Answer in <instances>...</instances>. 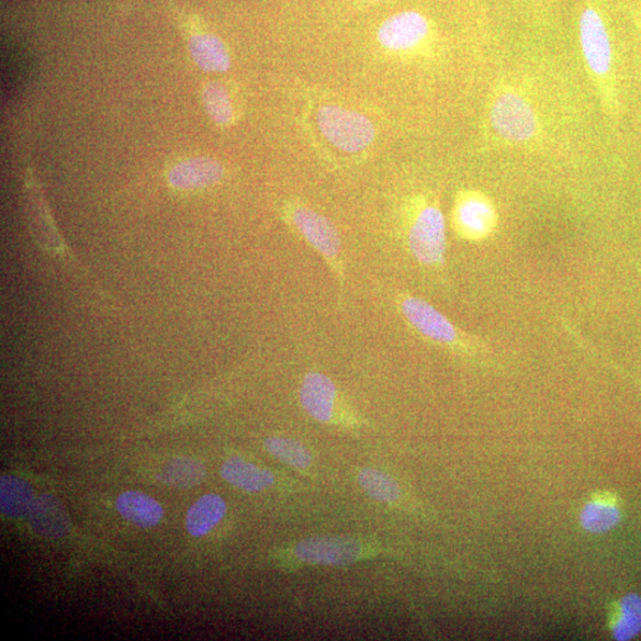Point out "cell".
I'll use <instances>...</instances> for the list:
<instances>
[{
  "mask_svg": "<svg viewBox=\"0 0 641 641\" xmlns=\"http://www.w3.org/2000/svg\"><path fill=\"white\" fill-rule=\"evenodd\" d=\"M34 491L26 481L16 476L0 480V507L11 518H23L31 514L35 504Z\"/></svg>",
  "mask_w": 641,
  "mask_h": 641,
  "instance_id": "e0dca14e",
  "label": "cell"
},
{
  "mask_svg": "<svg viewBox=\"0 0 641 641\" xmlns=\"http://www.w3.org/2000/svg\"><path fill=\"white\" fill-rule=\"evenodd\" d=\"M358 481L361 488L378 502L393 503L401 497L398 484L384 472L366 469L359 473Z\"/></svg>",
  "mask_w": 641,
  "mask_h": 641,
  "instance_id": "7402d4cb",
  "label": "cell"
},
{
  "mask_svg": "<svg viewBox=\"0 0 641 641\" xmlns=\"http://www.w3.org/2000/svg\"><path fill=\"white\" fill-rule=\"evenodd\" d=\"M224 177V167L217 160L199 157L184 160L169 172V182L178 189H200L213 185Z\"/></svg>",
  "mask_w": 641,
  "mask_h": 641,
  "instance_id": "8fae6325",
  "label": "cell"
},
{
  "mask_svg": "<svg viewBox=\"0 0 641 641\" xmlns=\"http://www.w3.org/2000/svg\"><path fill=\"white\" fill-rule=\"evenodd\" d=\"M317 125L335 148L357 154L370 147L375 130L367 115L337 105L320 108L316 114Z\"/></svg>",
  "mask_w": 641,
  "mask_h": 641,
  "instance_id": "3957f363",
  "label": "cell"
},
{
  "mask_svg": "<svg viewBox=\"0 0 641 641\" xmlns=\"http://www.w3.org/2000/svg\"><path fill=\"white\" fill-rule=\"evenodd\" d=\"M291 221L303 238L324 256L335 271L341 273V239L328 218L313 210L297 207L291 212Z\"/></svg>",
  "mask_w": 641,
  "mask_h": 641,
  "instance_id": "52a82bcc",
  "label": "cell"
},
{
  "mask_svg": "<svg viewBox=\"0 0 641 641\" xmlns=\"http://www.w3.org/2000/svg\"><path fill=\"white\" fill-rule=\"evenodd\" d=\"M453 225L463 239L483 241L491 237L499 225L497 206L483 192L462 191L456 200Z\"/></svg>",
  "mask_w": 641,
  "mask_h": 641,
  "instance_id": "5b68a950",
  "label": "cell"
},
{
  "mask_svg": "<svg viewBox=\"0 0 641 641\" xmlns=\"http://www.w3.org/2000/svg\"><path fill=\"white\" fill-rule=\"evenodd\" d=\"M362 550L353 537L318 536L303 539L295 547V555L304 563L347 566L358 562Z\"/></svg>",
  "mask_w": 641,
  "mask_h": 641,
  "instance_id": "8992f818",
  "label": "cell"
},
{
  "mask_svg": "<svg viewBox=\"0 0 641 641\" xmlns=\"http://www.w3.org/2000/svg\"><path fill=\"white\" fill-rule=\"evenodd\" d=\"M33 529L47 537H63L69 530V519L60 502L49 494L35 501L31 514Z\"/></svg>",
  "mask_w": 641,
  "mask_h": 641,
  "instance_id": "4fadbf2b",
  "label": "cell"
},
{
  "mask_svg": "<svg viewBox=\"0 0 641 641\" xmlns=\"http://www.w3.org/2000/svg\"><path fill=\"white\" fill-rule=\"evenodd\" d=\"M116 509L139 528H153L164 518V508L155 499L136 491L124 492L116 499Z\"/></svg>",
  "mask_w": 641,
  "mask_h": 641,
  "instance_id": "7c38bea8",
  "label": "cell"
},
{
  "mask_svg": "<svg viewBox=\"0 0 641 641\" xmlns=\"http://www.w3.org/2000/svg\"><path fill=\"white\" fill-rule=\"evenodd\" d=\"M636 24H637V26L639 29V33L641 35V18H636Z\"/></svg>",
  "mask_w": 641,
  "mask_h": 641,
  "instance_id": "cb8c5ba5",
  "label": "cell"
},
{
  "mask_svg": "<svg viewBox=\"0 0 641 641\" xmlns=\"http://www.w3.org/2000/svg\"><path fill=\"white\" fill-rule=\"evenodd\" d=\"M578 41L588 76L599 95L601 105L610 116L619 112V97L615 75L614 45L603 13L587 4L581 11Z\"/></svg>",
  "mask_w": 641,
  "mask_h": 641,
  "instance_id": "6da1fadb",
  "label": "cell"
},
{
  "mask_svg": "<svg viewBox=\"0 0 641 641\" xmlns=\"http://www.w3.org/2000/svg\"><path fill=\"white\" fill-rule=\"evenodd\" d=\"M189 50L196 65L205 71H226L230 57L224 42L212 34H195L189 40Z\"/></svg>",
  "mask_w": 641,
  "mask_h": 641,
  "instance_id": "2e32d148",
  "label": "cell"
},
{
  "mask_svg": "<svg viewBox=\"0 0 641 641\" xmlns=\"http://www.w3.org/2000/svg\"><path fill=\"white\" fill-rule=\"evenodd\" d=\"M268 453L296 470L308 469L313 462L311 451L296 440L270 437L266 441Z\"/></svg>",
  "mask_w": 641,
  "mask_h": 641,
  "instance_id": "44dd1931",
  "label": "cell"
},
{
  "mask_svg": "<svg viewBox=\"0 0 641 641\" xmlns=\"http://www.w3.org/2000/svg\"><path fill=\"white\" fill-rule=\"evenodd\" d=\"M407 244L421 265L439 266L445 261L447 249L443 213L435 203L421 202L413 218Z\"/></svg>",
  "mask_w": 641,
  "mask_h": 641,
  "instance_id": "277c9868",
  "label": "cell"
},
{
  "mask_svg": "<svg viewBox=\"0 0 641 641\" xmlns=\"http://www.w3.org/2000/svg\"><path fill=\"white\" fill-rule=\"evenodd\" d=\"M222 475L228 484L246 492H259L274 484V475L266 469L239 457L229 458L223 465Z\"/></svg>",
  "mask_w": 641,
  "mask_h": 641,
  "instance_id": "5bb4252c",
  "label": "cell"
},
{
  "mask_svg": "<svg viewBox=\"0 0 641 641\" xmlns=\"http://www.w3.org/2000/svg\"><path fill=\"white\" fill-rule=\"evenodd\" d=\"M621 519L619 507L607 499H594L581 509L582 528L591 533H605L615 529Z\"/></svg>",
  "mask_w": 641,
  "mask_h": 641,
  "instance_id": "d6986e66",
  "label": "cell"
},
{
  "mask_svg": "<svg viewBox=\"0 0 641 641\" xmlns=\"http://www.w3.org/2000/svg\"><path fill=\"white\" fill-rule=\"evenodd\" d=\"M203 105L211 119L218 125H228L233 121V106L229 95L222 83L210 82L202 91Z\"/></svg>",
  "mask_w": 641,
  "mask_h": 641,
  "instance_id": "603a6c76",
  "label": "cell"
},
{
  "mask_svg": "<svg viewBox=\"0 0 641 641\" xmlns=\"http://www.w3.org/2000/svg\"><path fill=\"white\" fill-rule=\"evenodd\" d=\"M338 391L330 378L323 373L311 372L304 376L300 390L303 409L323 424H329L335 414Z\"/></svg>",
  "mask_w": 641,
  "mask_h": 641,
  "instance_id": "30bf717a",
  "label": "cell"
},
{
  "mask_svg": "<svg viewBox=\"0 0 641 641\" xmlns=\"http://www.w3.org/2000/svg\"><path fill=\"white\" fill-rule=\"evenodd\" d=\"M618 641H629L641 632V597L629 594L619 603L617 619L611 628Z\"/></svg>",
  "mask_w": 641,
  "mask_h": 641,
  "instance_id": "ffe728a7",
  "label": "cell"
},
{
  "mask_svg": "<svg viewBox=\"0 0 641 641\" xmlns=\"http://www.w3.org/2000/svg\"><path fill=\"white\" fill-rule=\"evenodd\" d=\"M206 475L207 470L202 462L179 458L170 461L165 470L158 474V479L171 487L191 488L201 484Z\"/></svg>",
  "mask_w": 641,
  "mask_h": 641,
  "instance_id": "ac0fdd59",
  "label": "cell"
},
{
  "mask_svg": "<svg viewBox=\"0 0 641 641\" xmlns=\"http://www.w3.org/2000/svg\"><path fill=\"white\" fill-rule=\"evenodd\" d=\"M227 513L225 501L217 494L203 495L189 508L185 527L193 537L206 536L221 522Z\"/></svg>",
  "mask_w": 641,
  "mask_h": 641,
  "instance_id": "9a60e30c",
  "label": "cell"
},
{
  "mask_svg": "<svg viewBox=\"0 0 641 641\" xmlns=\"http://www.w3.org/2000/svg\"><path fill=\"white\" fill-rule=\"evenodd\" d=\"M430 34V23L417 11L393 14L378 31V40L389 50L406 52L418 48Z\"/></svg>",
  "mask_w": 641,
  "mask_h": 641,
  "instance_id": "ba28073f",
  "label": "cell"
},
{
  "mask_svg": "<svg viewBox=\"0 0 641 641\" xmlns=\"http://www.w3.org/2000/svg\"><path fill=\"white\" fill-rule=\"evenodd\" d=\"M492 135L505 147L529 148L542 134V122L532 100L511 83H501L487 111Z\"/></svg>",
  "mask_w": 641,
  "mask_h": 641,
  "instance_id": "7a4b0ae2",
  "label": "cell"
},
{
  "mask_svg": "<svg viewBox=\"0 0 641 641\" xmlns=\"http://www.w3.org/2000/svg\"><path fill=\"white\" fill-rule=\"evenodd\" d=\"M401 310L409 324L426 338L442 345H458L460 334L450 320L425 300L404 296Z\"/></svg>",
  "mask_w": 641,
  "mask_h": 641,
  "instance_id": "9c48e42d",
  "label": "cell"
}]
</instances>
